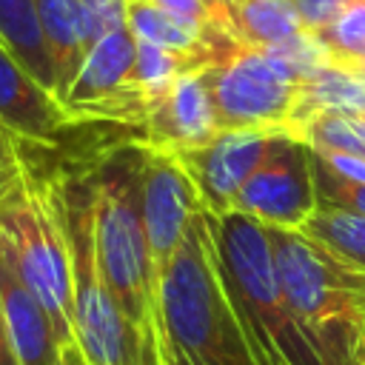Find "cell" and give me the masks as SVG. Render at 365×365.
<instances>
[{"label": "cell", "instance_id": "6da1fadb", "mask_svg": "<svg viewBox=\"0 0 365 365\" xmlns=\"http://www.w3.org/2000/svg\"><path fill=\"white\" fill-rule=\"evenodd\" d=\"M143 163L145 145L114 148L91 171L94 251L103 282L123 317L154 348L163 351L157 311V274L143 225Z\"/></svg>", "mask_w": 365, "mask_h": 365}, {"label": "cell", "instance_id": "7a4b0ae2", "mask_svg": "<svg viewBox=\"0 0 365 365\" xmlns=\"http://www.w3.org/2000/svg\"><path fill=\"white\" fill-rule=\"evenodd\" d=\"M205 222L228 302L257 365H322L282 297L265 225L240 211L214 217L208 208Z\"/></svg>", "mask_w": 365, "mask_h": 365}, {"label": "cell", "instance_id": "3957f363", "mask_svg": "<svg viewBox=\"0 0 365 365\" xmlns=\"http://www.w3.org/2000/svg\"><path fill=\"white\" fill-rule=\"evenodd\" d=\"M157 311L163 339L191 365H257L220 277L205 208L157 274Z\"/></svg>", "mask_w": 365, "mask_h": 365}, {"label": "cell", "instance_id": "277c9868", "mask_svg": "<svg viewBox=\"0 0 365 365\" xmlns=\"http://www.w3.org/2000/svg\"><path fill=\"white\" fill-rule=\"evenodd\" d=\"M0 245L46 308L60 348L74 342L71 257L57 205L54 174H43L34 143L23 140L20 174L0 191Z\"/></svg>", "mask_w": 365, "mask_h": 365}, {"label": "cell", "instance_id": "5b68a950", "mask_svg": "<svg viewBox=\"0 0 365 365\" xmlns=\"http://www.w3.org/2000/svg\"><path fill=\"white\" fill-rule=\"evenodd\" d=\"M57 205L71 257V328L88 365H163L108 294L94 251V191L91 174H54Z\"/></svg>", "mask_w": 365, "mask_h": 365}, {"label": "cell", "instance_id": "8992f818", "mask_svg": "<svg viewBox=\"0 0 365 365\" xmlns=\"http://www.w3.org/2000/svg\"><path fill=\"white\" fill-rule=\"evenodd\" d=\"M265 234L282 297L305 339L334 328L365 336V271L342 262L297 228L265 225Z\"/></svg>", "mask_w": 365, "mask_h": 365}, {"label": "cell", "instance_id": "52a82bcc", "mask_svg": "<svg viewBox=\"0 0 365 365\" xmlns=\"http://www.w3.org/2000/svg\"><path fill=\"white\" fill-rule=\"evenodd\" d=\"M217 123L222 128L288 131L299 83L288 77L259 46L234 43L220 60L202 68Z\"/></svg>", "mask_w": 365, "mask_h": 365}, {"label": "cell", "instance_id": "ba28073f", "mask_svg": "<svg viewBox=\"0 0 365 365\" xmlns=\"http://www.w3.org/2000/svg\"><path fill=\"white\" fill-rule=\"evenodd\" d=\"M311 145L288 131L274 134L262 163L234 197L231 211L271 228H302L317 214Z\"/></svg>", "mask_w": 365, "mask_h": 365}, {"label": "cell", "instance_id": "9c48e42d", "mask_svg": "<svg viewBox=\"0 0 365 365\" xmlns=\"http://www.w3.org/2000/svg\"><path fill=\"white\" fill-rule=\"evenodd\" d=\"M137 40L128 29H117L100 37L83 57V66L63 100L71 123L80 120H114L145 125L148 106L134 83Z\"/></svg>", "mask_w": 365, "mask_h": 365}, {"label": "cell", "instance_id": "30bf717a", "mask_svg": "<svg viewBox=\"0 0 365 365\" xmlns=\"http://www.w3.org/2000/svg\"><path fill=\"white\" fill-rule=\"evenodd\" d=\"M143 225L145 240L154 262V274H160L174 251L182 245L194 217L205 208L191 177L180 165L174 154L154 151L145 145V163H143Z\"/></svg>", "mask_w": 365, "mask_h": 365}, {"label": "cell", "instance_id": "8fae6325", "mask_svg": "<svg viewBox=\"0 0 365 365\" xmlns=\"http://www.w3.org/2000/svg\"><path fill=\"white\" fill-rule=\"evenodd\" d=\"M274 134L279 131H254V128H222L211 143L194 151L174 154L185 174L191 177L202 205L222 217L231 211L234 197L245 180L262 163Z\"/></svg>", "mask_w": 365, "mask_h": 365}, {"label": "cell", "instance_id": "7c38bea8", "mask_svg": "<svg viewBox=\"0 0 365 365\" xmlns=\"http://www.w3.org/2000/svg\"><path fill=\"white\" fill-rule=\"evenodd\" d=\"M143 145L165 154H182L202 148L220 134L214 97L202 68L182 71L165 100H160L145 117Z\"/></svg>", "mask_w": 365, "mask_h": 365}, {"label": "cell", "instance_id": "4fadbf2b", "mask_svg": "<svg viewBox=\"0 0 365 365\" xmlns=\"http://www.w3.org/2000/svg\"><path fill=\"white\" fill-rule=\"evenodd\" d=\"M0 125L17 140L54 148L71 117L63 103L48 94L3 46H0Z\"/></svg>", "mask_w": 365, "mask_h": 365}, {"label": "cell", "instance_id": "5bb4252c", "mask_svg": "<svg viewBox=\"0 0 365 365\" xmlns=\"http://www.w3.org/2000/svg\"><path fill=\"white\" fill-rule=\"evenodd\" d=\"M0 311L9 328V339L14 345L20 365H54L60 356V342L54 325L31 294V288L17 274L6 248L0 245Z\"/></svg>", "mask_w": 365, "mask_h": 365}, {"label": "cell", "instance_id": "9a60e30c", "mask_svg": "<svg viewBox=\"0 0 365 365\" xmlns=\"http://www.w3.org/2000/svg\"><path fill=\"white\" fill-rule=\"evenodd\" d=\"M211 26L245 46H274L302 31L294 0H231L214 11Z\"/></svg>", "mask_w": 365, "mask_h": 365}, {"label": "cell", "instance_id": "2e32d148", "mask_svg": "<svg viewBox=\"0 0 365 365\" xmlns=\"http://www.w3.org/2000/svg\"><path fill=\"white\" fill-rule=\"evenodd\" d=\"M317 114H354L365 117V80L342 66H322L305 80H299L297 106L288 123V134H299V128Z\"/></svg>", "mask_w": 365, "mask_h": 365}, {"label": "cell", "instance_id": "e0dca14e", "mask_svg": "<svg viewBox=\"0 0 365 365\" xmlns=\"http://www.w3.org/2000/svg\"><path fill=\"white\" fill-rule=\"evenodd\" d=\"M34 3H37L40 26H43L46 46L54 63L57 100L63 103L88 51L83 6L80 0H34Z\"/></svg>", "mask_w": 365, "mask_h": 365}, {"label": "cell", "instance_id": "ac0fdd59", "mask_svg": "<svg viewBox=\"0 0 365 365\" xmlns=\"http://www.w3.org/2000/svg\"><path fill=\"white\" fill-rule=\"evenodd\" d=\"M0 46L48 91L57 97L54 63L46 46L34 0H0Z\"/></svg>", "mask_w": 365, "mask_h": 365}, {"label": "cell", "instance_id": "d6986e66", "mask_svg": "<svg viewBox=\"0 0 365 365\" xmlns=\"http://www.w3.org/2000/svg\"><path fill=\"white\" fill-rule=\"evenodd\" d=\"M305 237L328 248L342 262L365 271V217L339 211V208H317V214L299 228Z\"/></svg>", "mask_w": 365, "mask_h": 365}, {"label": "cell", "instance_id": "ffe728a7", "mask_svg": "<svg viewBox=\"0 0 365 365\" xmlns=\"http://www.w3.org/2000/svg\"><path fill=\"white\" fill-rule=\"evenodd\" d=\"M194 63L185 54L151 46V43H140L137 40V57H134V83L148 106V111L168 97V91L174 88V83L180 80L182 71H191Z\"/></svg>", "mask_w": 365, "mask_h": 365}, {"label": "cell", "instance_id": "44dd1931", "mask_svg": "<svg viewBox=\"0 0 365 365\" xmlns=\"http://www.w3.org/2000/svg\"><path fill=\"white\" fill-rule=\"evenodd\" d=\"M314 151L331 154H351L365 160V117L354 114H317L311 117L299 134Z\"/></svg>", "mask_w": 365, "mask_h": 365}, {"label": "cell", "instance_id": "7402d4cb", "mask_svg": "<svg viewBox=\"0 0 365 365\" xmlns=\"http://www.w3.org/2000/svg\"><path fill=\"white\" fill-rule=\"evenodd\" d=\"M325 43L331 63L351 68L365 51V0H348L339 17L319 34Z\"/></svg>", "mask_w": 365, "mask_h": 365}, {"label": "cell", "instance_id": "603a6c76", "mask_svg": "<svg viewBox=\"0 0 365 365\" xmlns=\"http://www.w3.org/2000/svg\"><path fill=\"white\" fill-rule=\"evenodd\" d=\"M311 163H314V188H317L319 208H339V211L365 217V185H356V182H348V180L331 174L317 160L314 151H311Z\"/></svg>", "mask_w": 365, "mask_h": 365}, {"label": "cell", "instance_id": "cb8c5ba5", "mask_svg": "<svg viewBox=\"0 0 365 365\" xmlns=\"http://www.w3.org/2000/svg\"><path fill=\"white\" fill-rule=\"evenodd\" d=\"M83 6V17H86V37H88V48L117 31L125 29V0H80Z\"/></svg>", "mask_w": 365, "mask_h": 365}, {"label": "cell", "instance_id": "d4e9b609", "mask_svg": "<svg viewBox=\"0 0 365 365\" xmlns=\"http://www.w3.org/2000/svg\"><path fill=\"white\" fill-rule=\"evenodd\" d=\"M294 3H297L302 29L314 31V34H322L339 17V11L348 6V0H294Z\"/></svg>", "mask_w": 365, "mask_h": 365}, {"label": "cell", "instance_id": "484cf974", "mask_svg": "<svg viewBox=\"0 0 365 365\" xmlns=\"http://www.w3.org/2000/svg\"><path fill=\"white\" fill-rule=\"evenodd\" d=\"M151 3L160 6V9H165V11L174 14V17L185 20V23H194V26H200V29H214V26H211L214 9H211L208 0H151Z\"/></svg>", "mask_w": 365, "mask_h": 365}, {"label": "cell", "instance_id": "4316f807", "mask_svg": "<svg viewBox=\"0 0 365 365\" xmlns=\"http://www.w3.org/2000/svg\"><path fill=\"white\" fill-rule=\"evenodd\" d=\"M314 151V148H311ZM317 160L336 177L348 180V182H356V185H365V160L362 157H351V154H331V151H314Z\"/></svg>", "mask_w": 365, "mask_h": 365}, {"label": "cell", "instance_id": "83f0119b", "mask_svg": "<svg viewBox=\"0 0 365 365\" xmlns=\"http://www.w3.org/2000/svg\"><path fill=\"white\" fill-rule=\"evenodd\" d=\"M20 151L23 140H17L9 128L0 125V191L20 174Z\"/></svg>", "mask_w": 365, "mask_h": 365}, {"label": "cell", "instance_id": "f1b7e54d", "mask_svg": "<svg viewBox=\"0 0 365 365\" xmlns=\"http://www.w3.org/2000/svg\"><path fill=\"white\" fill-rule=\"evenodd\" d=\"M0 365H20L17 362V354H14V345L9 339V328H6L3 311H0Z\"/></svg>", "mask_w": 365, "mask_h": 365}, {"label": "cell", "instance_id": "f546056e", "mask_svg": "<svg viewBox=\"0 0 365 365\" xmlns=\"http://www.w3.org/2000/svg\"><path fill=\"white\" fill-rule=\"evenodd\" d=\"M54 365H88V359L83 356V351H80L77 342H68V345L60 348V356H57Z\"/></svg>", "mask_w": 365, "mask_h": 365}, {"label": "cell", "instance_id": "4dcf8cb0", "mask_svg": "<svg viewBox=\"0 0 365 365\" xmlns=\"http://www.w3.org/2000/svg\"><path fill=\"white\" fill-rule=\"evenodd\" d=\"M163 365H191L174 345H168L165 339H163Z\"/></svg>", "mask_w": 365, "mask_h": 365}, {"label": "cell", "instance_id": "1f68e13d", "mask_svg": "<svg viewBox=\"0 0 365 365\" xmlns=\"http://www.w3.org/2000/svg\"><path fill=\"white\" fill-rule=\"evenodd\" d=\"M208 3H211V9L217 11V9H225V6L231 3V0H208ZM211 17H214V14H211Z\"/></svg>", "mask_w": 365, "mask_h": 365}]
</instances>
